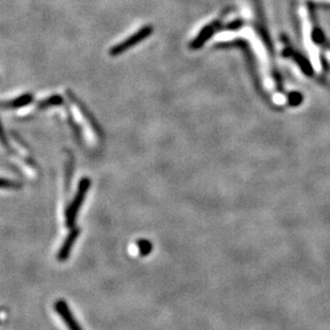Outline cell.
I'll return each instance as SVG.
<instances>
[{"instance_id": "obj_5", "label": "cell", "mask_w": 330, "mask_h": 330, "mask_svg": "<svg viewBox=\"0 0 330 330\" xmlns=\"http://www.w3.org/2000/svg\"><path fill=\"white\" fill-rule=\"evenodd\" d=\"M151 249H152V247H151V244L149 242H147V240H141V242H140V251H141L142 255L148 254L151 251Z\"/></svg>"}, {"instance_id": "obj_3", "label": "cell", "mask_w": 330, "mask_h": 330, "mask_svg": "<svg viewBox=\"0 0 330 330\" xmlns=\"http://www.w3.org/2000/svg\"><path fill=\"white\" fill-rule=\"evenodd\" d=\"M78 234H79V230L78 229H73L72 231H71L70 235L64 240L63 245H62L61 249L59 250V253H58V258H59V260H61V261L67 260L68 256L70 255L71 250H72L75 240L78 237Z\"/></svg>"}, {"instance_id": "obj_2", "label": "cell", "mask_w": 330, "mask_h": 330, "mask_svg": "<svg viewBox=\"0 0 330 330\" xmlns=\"http://www.w3.org/2000/svg\"><path fill=\"white\" fill-rule=\"evenodd\" d=\"M56 310L59 313V315H61V317L63 318L64 323L70 328V330H82V328H80L79 325L75 322V319H74L72 313H71V311L68 308V306H67V304L64 301H62V300L57 301Z\"/></svg>"}, {"instance_id": "obj_4", "label": "cell", "mask_w": 330, "mask_h": 330, "mask_svg": "<svg viewBox=\"0 0 330 330\" xmlns=\"http://www.w3.org/2000/svg\"><path fill=\"white\" fill-rule=\"evenodd\" d=\"M151 32V28H145V29H142L141 31H139L137 34L134 35V37H131L128 40H126V42H124L122 43L121 45H118V46H115L113 49H112V53L113 55H115V53H120L122 52L123 50H125V48H127V46H131L134 45V44H136L137 42H139V40L141 39H144L145 37H147V35Z\"/></svg>"}, {"instance_id": "obj_1", "label": "cell", "mask_w": 330, "mask_h": 330, "mask_svg": "<svg viewBox=\"0 0 330 330\" xmlns=\"http://www.w3.org/2000/svg\"><path fill=\"white\" fill-rule=\"evenodd\" d=\"M89 187H90V180H89V178H83V180L79 183L78 192L76 193V197L74 198L72 203H71V205L68 208L67 213H65V221H67L68 227L74 226L76 215L85 200V197H86Z\"/></svg>"}]
</instances>
